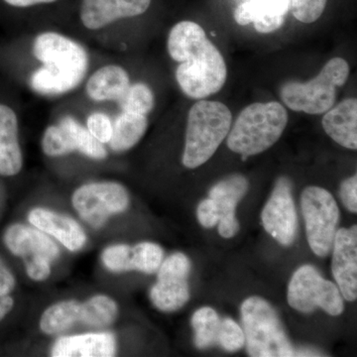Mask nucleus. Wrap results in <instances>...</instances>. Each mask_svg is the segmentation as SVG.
<instances>
[{
  "label": "nucleus",
  "mask_w": 357,
  "mask_h": 357,
  "mask_svg": "<svg viewBox=\"0 0 357 357\" xmlns=\"http://www.w3.org/2000/svg\"><path fill=\"white\" fill-rule=\"evenodd\" d=\"M167 49L178 63L176 79L183 93L204 100L218 93L227 77V64L203 28L192 21H181L169 33Z\"/></svg>",
  "instance_id": "nucleus-1"
},
{
  "label": "nucleus",
  "mask_w": 357,
  "mask_h": 357,
  "mask_svg": "<svg viewBox=\"0 0 357 357\" xmlns=\"http://www.w3.org/2000/svg\"><path fill=\"white\" fill-rule=\"evenodd\" d=\"M32 54L40 63L29 84L41 96H63L76 89L88 74L89 56L83 45L55 31L40 33Z\"/></svg>",
  "instance_id": "nucleus-2"
},
{
  "label": "nucleus",
  "mask_w": 357,
  "mask_h": 357,
  "mask_svg": "<svg viewBox=\"0 0 357 357\" xmlns=\"http://www.w3.org/2000/svg\"><path fill=\"white\" fill-rule=\"evenodd\" d=\"M287 123L288 112L280 102L252 103L237 117L227 146L243 160L262 153L280 139Z\"/></svg>",
  "instance_id": "nucleus-3"
},
{
  "label": "nucleus",
  "mask_w": 357,
  "mask_h": 357,
  "mask_svg": "<svg viewBox=\"0 0 357 357\" xmlns=\"http://www.w3.org/2000/svg\"><path fill=\"white\" fill-rule=\"evenodd\" d=\"M232 114L222 102L199 100L188 114L183 165L196 169L208 161L229 133Z\"/></svg>",
  "instance_id": "nucleus-4"
},
{
  "label": "nucleus",
  "mask_w": 357,
  "mask_h": 357,
  "mask_svg": "<svg viewBox=\"0 0 357 357\" xmlns=\"http://www.w3.org/2000/svg\"><path fill=\"white\" fill-rule=\"evenodd\" d=\"M246 349L252 357H290L296 351L269 303L250 297L241 305Z\"/></svg>",
  "instance_id": "nucleus-5"
},
{
  "label": "nucleus",
  "mask_w": 357,
  "mask_h": 357,
  "mask_svg": "<svg viewBox=\"0 0 357 357\" xmlns=\"http://www.w3.org/2000/svg\"><path fill=\"white\" fill-rule=\"evenodd\" d=\"M349 66L342 58L328 61L318 76L307 83L289 82L281 89V98L294 112L326 114L337 100V89L347 83Z\"/></svg>",
  "instance_id": "nucleus-6"
},
{
  "label": "nucleus",
  "mask_w": 357,
  "mask_h": 357,
  "mask_svg": "<svg viewBox=\"0 0 357 357\" xmlns=\"http://www.w3.org/2000/svg\"><path fill=\"white\" fill-rule=\"evenodd\" d=\"M4 244L13 255L22 258L27 276L33 281H46L52 265L60 256V248L48 234L34 227L10 225L3 236Z\"/></svg>",
  "instance_id": "nucleus-7"
},
{
  "label": "nucleus",
  "mask_w": 357,
  "mask_h": 357,
  "mask_svg": "<svg viewBox=\"0 0 357 357\" xmlns=\"http://www.w3.org/2000/svg\"><path fill=\"white\" fill-rule=\"evenodd\" d=\"M301 206L310 248L319 257H326L332 251L340 222L337 202L330 192L311 185L303 191Z\"/></svg>",
  "instance_id": "nucleus-8"
},
{
  "label": "nucleus",
  "mask_w": 357,
  "mask_h": 357,
  "mask_svg": "<svg viewBox=\"0 0 357 357\" xmlns=\"http://www.w3.org/2000/svg\"><path fill=\"white\" fill-rule=\"evenodd\" d=\"M72 204L84 222L98 229L112 215L128 210L130 197L123 185L114 181H100L77 188L73 192Z\"/></svg>",
  "instance_id": "nucleus-9"
},
{
  "label": "nucleus",
  "mask_w": 357,
  "mask_h": 357,
  "mask_svg": "<svg viewBox=\"0 0 357 357\" xmlns=\"http://www.w3.org/2000/svg\"><path fill=\"white\" fill-rule=\"evenodd\" d=\"M288 303L294 310L305 314L321 307L331 316H340L344 310L340 289L324 279L311 265H304L294 273L289 283Z\"/></svg>",
  "instance_id": "nucleus-10"
},
{
  "label": "nucleus",
  "mask_w": 357,
  "mask_h": 357,
  "mask_svg": "<svg viewBox=\"0 0 357 357\" xmlns=\"http://www.w3.org/2000/svg\"><path fill=\"white\" fill-rule=\"evenodd\" d=\"M41 146L44 154L52 158L76 151L98 161L107 157L105 144L96 140L72 115H66L57 123L45 129Z\"/></svg>",
  "instance_id": "nucleus-11"
},
{
  "label": "nucleus",
  "mask_w": 357,
  "mask_h": 357,
  "mask_svg": "<svg viewBox=\"0 0 357 357\" xmlns=\"http://www.w3.org/2000/svg\"><path fill=\"white\" fill-rule=\"evenodd\" d=\"M157 271V282L150 290V300L160 311H178L190 299L189 258L181 252L174 253L162 261Z\"/></svg>",
  "instance_id": "nucleus-12"
},
{
  "label": "nucleus",
  "mask_w": 357,
  "mask_h": 357,
  "mask_svg": "<svg viewBox=\"0 0 357 357\" xmlns=\"http://www.w3.org/2000/svg\"><path fill=\"white\" fill-rule=\"evenodd\" d=\"M263 227L282 245H291L297 236V213L292 187L287 178H279L274 191L263 208Z\"/></svg>",
  "instance_id": "nucleus-13"
},
{
  "label": "nucleus",
  "mask_w": 357,
  "mask_h": 357,
  "mask_svg": "<svg viewBox=\"0 0 357 357\" xmlns=\"http://www.w3.org/2000/svg\"><path fill=\"white\" fill-rule=\"evenodd\" d=\"M164 250L159 244L144 241L130 246L112 244L103 249L100 259L103 266L112 273L139 271L153 274L163 261Z\"/></svg>",
  "instance_id": "nucleus-14"
},
{
  "label": "nucleus",
  "mask_w": 357,
  "mask_h": 357,
  "mask_svg": "<svg viewBox=\"0 0 357 357\" xmlns=\"http://www.w3.org/2000/svg\"><path fill=\"white\" fill-rule=\"evenodd\" d=\"M152 0H81L79 18L86 29L98 31L119 21L147 13Z\"/></svg>",
  "instance_id": "nucleus-15"
},
{
  "label": "nucleus",
  "mask_w": 357,
  "mask_h": 357,
  "mask_svg": "<svg viewBox=\"0 0 357 357\" xmlns=\"http://www.w3.org/2000/svg\"><path fill=\"white\" fill-rule=\"evenodd\" d=\"M333 274L342 298L357 297V227L337 230L333 245Z\"/></svg>",
  "instance_id": "nucleus-16"
},
{
  "label": "nucleus",
  "mask_w": 357,
  "mask_h": 357,
  "mask_svg": "<svg viewBox=\"0 0 357 357\" xmlns=\"http://www.w3.org/2000/svg\"><path fill=\"white\" fill-rule=\"evenodd\" d=\"M32 227L53 237L70 252L81 250L86 245V231L74 218L45 208H35L28 215Z\"/></svg>",
  "instance_id": "nucleus-17"
},
{
  "label": "nucleus",
  "mask_w": 357,
  "mask_h": 357,
  "mask_svg": "<svg viewBox=\"0 0 357 357\" xmlns=\"http://www.w3.org/2000/svg\"><path fill=\"white\" fill-rule=\"evenodd\" d=\"M248 185V178L243 175H232L220 181L211 189L210 199L217 204L220 215L218 232L225 238H231L238 231L236 206L245 196Z\"/></svg>",
  "instance_id": "nucleus-18"
},
{
  "label": "nucleus",
  "mask_w": 357,
  "mask_h": 357,
  "mask_svg": "<svg viewBox=\"0 0 357 357\" xmlns=\"http://www.w3.org/2000/svg\"><path fill=\"white\" fill-rule=\"evenodd\" d=\"M116 337L109 332L64 335L51 349L53 357H112L116 354Z\"/></svg>",
  "instance_id": "nucleus-19"
},
{
  "label": "nucleus",
  "mask_w": 357,
  "mask_h": 357,
  "mask_svg": "<svg viewBox=\"0 0 357 357\" xmlns=\"http://www.w3.org/2000/svg\"><path fill=\"white\" fill-rule=\"evenodd\" d=\"M22 167L17 115L8 105L0 103V175L13 177Z\"/></svg>",
  "instance_id": "nucleus-20"
},
{
  "label": "nucleus",
  "mask_w": 357,
  "mask_h": 357,
  "mask_svg": "<svg viewBox=\"0 0 357 357\" xmlns=\"http://www.w3.org/2000/svg\"><path fill=\"white\" fill-rule=\"evenodd\" d=\"M323 128L326 133L340 146L357 148V100L347 98L324 115Z\"/></svg>",
  "instance_id": "nucleus-21"
},
{
  "label": "nucleus",
  "mask_w": 357,
  "mask_h": 357,
  "mask_svg": "<svg viewBox=\"0 0 357 357\" xmlns=\"http://www.w3.org/2000/svg\"><path fill=\"white\" fill-rule=\"evenodd\" d=\"M130 84V77L124 68L119 65L103 66L89 77L86 93L93 102H119Z\"/></svg>",
  "instance_id": "nucleus-22"
},
{
  "label": "nucleus",
  "mask_w": 357,
  "mask_h": 357,
  "mask_svg": "<svg viewBox=\"0 0 357 357\" xmlns=\"http://www.w3.org/2000/svg\"><path fill=\"white\" fill-rule=\"evenodd\" d=\"M82 302L75 299L59 301L47 307L39 321L41 332L46 335H60L77 324H81Z\"/></svg>",
  "instance_id": "nucleus-23"
},
{
  "label": "nucleus",
  "mask_w": 357,
  "mask_h": 357,
  "mask_svg": "<svg viewBox=\"0 0 357 357\" xmlns=\"http://www.w3.org/2000/svg\"><path fill=\"white\" fill-rule=\"evenodd\" d=\"M147 128V115L121 112L112 122L110 149L117 153L128 151L142 139Z\"/></svg>",
  "instance_id": "nucleus-24"
},
{
  "label": "nucleus",
  "mask_w": 357,
  "mask_h": 357,
  "mask_svg": "<svg viewBox=\"0 0 357 357\" xmlns=\"http://www.w3.org/2000/svg\"><path fill=\"white\" fill-rule=\"evenodd\" d=\"M256 31L269 34L278 30L285 21L290 0H248Z\"/></svg>",
  "instance_id": "nucleus-25"
},
{
  "label": "nucleus",
  "mask_w": 357,
  "mask_h": 357,
  "mask_svg": "<svg viewBox=\"0 0 357 357\" xmlns=\"http://www.w3.org/2000/svg\"><path fill=\"white\" fill-rule=\"evenodd\" d=\"M119 305L109 296L98 294L82 302L81 324L95 328L112 326L119 317Z\"/></svg>",
  "instance_id": "nucleus-26"
},
{
  "label": "nucleus",
  "mask_w": 357,
  "mask_h": 357,
  "mask_svg": "<svg viewBox=\"0 0 357 357\" xmlns=\"http://www.w3.org/2000/svg\"><path fill=\"white\" fill-rule=\"evenodd\" d=\"M220 319L215 310L204 307L195 312L192 326L195 331V344L199 349L217 344Z\"/></svg>",
  "instance_id": "nucleus-27"
},
{
  "label": "nucleus",
  "mask_w": 357,
  "mask_h": 357,
  "mask_svg": "<svg viewBox=\"0 0 357 357\" xmlns=\"http://www.w3.org/2000/svg\"><path fill=\"white\" fill-rule=\"evenodd\" d=\"M121 112L148 115L154 109L155 96L144 83L130 84L119 102Z\"/></svg>",
  "instance_id": "nucleus-28"
},
{
  "label": "nucleus",
  "mask_w": 357,
  "mask_h": 357,
  "mask_svg": "<svg viewBox=\"0 0 357 357\" xmlns=\"http://www.w3.org/2000/svg\"><path fill=\"white\" fill-rule=\"evenodd\" d=\"M217 344L227 351H239L245 344V335H244L243 328L234 319H220Z\"/></svg>",
  "instance_id": "nucleus-29"
},
{
  "label": "nucleus",
  "mask_w": 357,
  "mask_h": 357,
  "mask_svg": "<svg viewBox=\"0 0 357 357\" xmlns=\"http://www.w3.org/2000/svg\"><path fill=\"white\" fill-rule=\"evenodd\" d=\"M328 0H290L294 17L300 22H316L325 11Z\"/></svg>",
  "instance_id": "nucleus-30"
},
{
  "label": "nucleus",
  "mask_w": 357,
  "mask_h": 357,
  "mask_svg": "<svg viewBox=\"0 0 357 357\" xmlns=\"http://www.w3.org/2000/svg\"><path fill=\"white\" fill-rule=\"evenodd\" d=\"M15 285V277L0 258V321L13 309L14 300L10 294Z\"/></svg>",
  "instance_id": "nucleus-31"
},
{
  "label": "nucleus",
  "mask_w": 357,
  "mask_h": 357,
  "mask_svg": "<svg viewBox=\"0 0 357 357\" xmlns=\"http://www.w3.org/2000/svg\"><path fill=\"white\" fill-rule=\"evenodd\" d=\"M89 132L102 144H109L112 136V121L107 114L96 112L86 119Z\"/></svg>",
  "instance_id": "nucleus-32"
},
{
  "label": "nucleus",
  "mask_w": 357,
  "mask_h": 357,
  "mask_svg": "<svg viewBox=\"0 0 357 357\" xmlns=\"http://www.w3.org/2000/svg\"><path fill=\"white\" fill-rule=\"evenodd\" d=\"M197 215H198L199 223L206 229L215 227L220 220L217 204L210 198L204 199L199 203Z\"/></svg>",
  "instance_id": "nucleus-33"
},
{
  "label": "nucleus",
  "mask_w": 357,
  "mask_h": 357,
  "mask_svg": "<svg viewBox=\"0 0 357 357\" xmlns=\"http://www.w3.org/2000/svg\"><path fill=\"white\" fill-rule=\"evenodd\" d=\"M340 199L347 210L356 213L357 211V177L356 175L344 180L340 185Z\"/></svg>",
  "instance_id": "nucleus-34"
},
{
  "label": "nucleus",
  "mask_w": 357,
  "mask_h": 357,
  "mask_svg": "<svg viewBox=\"0 0 357 357\" xmlns=\"http://www.w3.org/2000/svg\"><path fill=\"white\" fill-rule=\"evenodd\" d=\"M7 6L14 8L27 9L34 7L50 6L60 0H3Z\"/></svg>",
  "instance_id": "nucleus-35"
}]
</instances>
